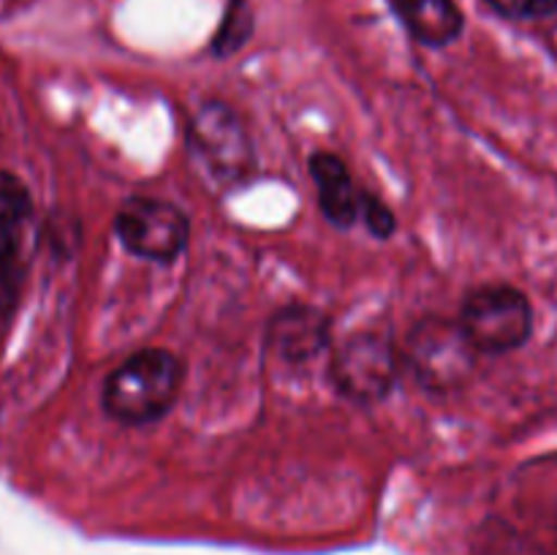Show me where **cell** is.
I'll return each mask as SVG.
<instances>
[{
	"label": "cell",
	"mask_w": 557,
	"mask_h": 555,
	"mask_svg": "<svg viewBox=\"0 0 557 555\" xmlns=\"http://www.w3.org/2000/svg\"><path fill=\"white\" fill-rule=\"evenodd\" d=\"M487 5L506 20H544L557 11V0H487Z\"/></svg>",
	"instance_id": "obj_13"
},
{
	"label": "cell",
	"mask_w": 557,
	"mask_h": 555,
	"mask_svg": "<svg viewBox=\"0 0 557 555\" xmlns=\"http://www.w3.org/2000/svg\"><path fill=\"white\" fill-rule=\"evenodd\" d=\"M30 218L27 185L16 174L0 172V321L9 319L25 286V232Z\"/></svg>",
	"instance_id": "obj_7"
},
{
	"label": "cell",
	"mask_w": 557,
	"mask_h": 555,
	"mask_svg": "<svg viewBox=\"0 0 557 555\" xmlns=\"http://www.w3.org/2000/svg\"><path fill=\"white\" fill-rule=\"evenodd\" d=\"M389 3L408 36L422 47H449L466 27V16L457 0H389Z\"/></svg>",
	"instance_id": "obj_10"
},
{
	"label": "cell",
	"mask_w": 557,
	"mask_h": 555,
	"mask_svg": "<svg viewBox=\"0 0 557 555\" xmlns=\"http://www.w3.org/2000/svg\"><path fill=\"white\" fill-rule=\"evenodd\" d=\"M250 36H253V11H250L248 0H228L221 25L212 36V54L221 60L232 58L250 41Z\"/></svg>",
	"instance_id": "obj_11"
},
{
	"label": "cell",
	"mask_w": 557,
	"mask_h": 555,
	"mask_svg": "<svg viewBox=\"0 0 557 555\" xmlns=\"http://www.w3.org/2000/svg\"><path fill=\"white\" fill-rule=\"evenodd\" d=\"M114 234L136 259L174 264L190 243V221L174 201L131 196L114 215Z\"/></svg>",
	"instance_id": "obj_6"
},
{
	"label": "cell",
	"mask_w": 557,
	"mask_h": 555,
	"mask_svg": "<svg viewBox=\"0 0 557 555\" xmlns=\"http://www.w3.org/2000/svg\"><path fill=\"white\" fill-rule=\"evenodd\" d=\"M308 169L315 185V196H319L321 215L341 232L357 226L362 221L370 190L354 180L348 163L335 152L319 150L308 158Z\"/></svg>",
	"instance_id": "obj_9"
},
{
	"label": "cell",
	"mask_w": 557,
	"mask_h": 555,
	"mask_svg": "<svg viewBox=\"0 0 557 555\" xmlns=\"http://www.w3.org/2000/svg\"><path fill=\"white\" fill-rule=\"evenodd\" d=\"M362 223L368 226V232L373 234L375 239H389L392 234L397 232V218L392 212V207L386 205L381 196H375L373 190L368 194V201H364L362 210Z\"/></svg>",
	"instance_id": "obj_12"
},
{
	"label": "cell",
	"mask_w": 557,
	"mask_h": 555,
	"mask_svg": "<svg viewBox=\"0 0 557 555\" xmlns=\"http://www.w3.org/2000/svg\"><path fill=\"white\" fill-rule=\"evenodd\" d=\"M457 321L482 357L517 351L533 335L531 299L509 283H482L471 288Z\"/></svg>",
	"instance_id": "obj_5"
},
{
	"label": "cell",
	"mask_w": 557,
	"mask_h": 555,
	"mask_svg": "<svg viewBox=\"0 0 557 555\" xmlns=\"http://www.w3.org/2000/svg\"><path fill=\"white\" fill-rule=\"evenodd\" d=\"M188 150L221 188L248 183L259 166L248 128L226 101H205L196 109L188 123Z\"/></svg>",
	"instance_id": "obj_4"
},
{
	"label": "cell",
	"mask_w": 557,
	"mask_h": 555,
	"mask_svg": "<svg viewBox=\"0 0 557 555\" xmlns=\"http://www.w3.org/2000/svg\"><path fill=\"white\" fill-rule=\"evenodd\" d=\"M267 346L288 365H308L332 346V321L313 305L294 303L267 324Z\"/></svg>",
	"instance_id": "obj_8"
},
{
	"label": "cell",
	"mask_w": 557,
	"mask_h": 555,
	"mask_svg": "<svg viewBox=\"0 0 557 555\" xmlns=\"http://www.w3.org/2000/svg\"><path fill=\"white\" fill-rule=\"evenodd\" d=\"M185 381V362L161 346L141 348L103 381L101 406L114 422L128 428L161 422L177 403Z\"/></svg>",
	"instance_id": "obj_1"
},
{
	"label": "cell",
	"mask_w": 557,
	"mask_h": 555,
	"mask_svg": "<svg viewBox=\"0 0 557 555\" xmlns=\"http://www.w3.org/2000/svg\"><path fill=\"white\" fill-rule=\"evenodd\" d=\"M403 370V354L389 335L375 330H357L332 346L330 375L341 397L357 406L384 403L395 390Z\"/></svg>",
	"instance_id": "obj_3"
},
{
	"label": "cell",
	"mask_w": 557,
	"mask_h": 555,
	"mask_svg": "<svg viewBox=\"0 0 557 555\" xmlns=\"http://www.w3.org/2000/svg\"><path fill=\"white\" fill-rule=\"evenodd\" d=\"M403 365L411 370L422 390L446 392L462 390L473 381L482 354L473 348L460 321L444 316H424L408 330L403 346Z\"/></svg>",
	"instance_id": "obj_2"
}]
</instances>
